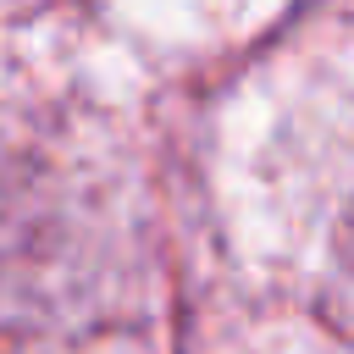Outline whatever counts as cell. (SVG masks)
Masks as SVG:
<instances>
[{
	"label": "cell",
	"mask_w": 354,
	"mask_h": 354,
	"mask_svg": "<svg viewBox=\"0 0 354 354\" xmlns=\"http://www.w3.org/2000/svg\"><path fill=\"white\" fill-rule=\"evenodd\" d=\"M343 243H348V254H354V199H348V210H343Z\"/></svg>",
	"instance_id": "6da1fadb"
}]
</instances>
